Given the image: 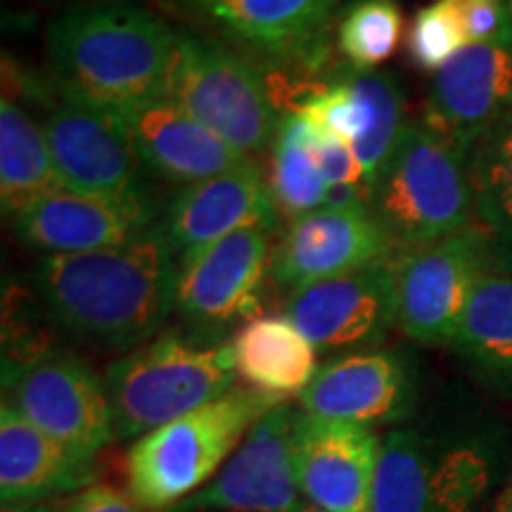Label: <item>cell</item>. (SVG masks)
I'll return each instance as SVG.
<instances>
[{"label":"cell","mask_w":512,"mask_h":512,"mask_svg":"<svg viewBox=\"0 0 512 512\" xmlns=\"http://www.w3.org/2000/svg\"><path fill=\"white\" fill-rule=\"evenodd\" d=\"M178 261L157 223L126 245L43 256L34 283L60 328L98 347L136 349L176 311Z\"/></svg>","instance_id":"cell-1"},{"label":"cell","mask_w":512,"mask_h":512,"mask_svg":"<svg viewBox=\"0 0 512 512\" xmlns=\"http://www.w3.org/2000/svg\"><path fill=\"white\" fill-rule=\"evenodd\" d=\"M183 31L128 0H86L48 24L55 83L105 107L164 98Z\"/></svg>","instance_id":"cell-2"},{"label":"cell","mask_w":512,"mask_h":512,"mask_svg":"<svg viewBox=\"0 0 512 512\" xmlns=\"http://www.w3.org/2000/svg\"><path fill=\"white\" fill-rule=\"evenodd\" d=\"M278 403L285 401L249 387L230 389L221 399L143 434L126 458L128 494L145 510L188 501L223 470L254 422Z\"/></svg>","instance_id":"cell-3"},{"label":"cell","mask_w":512,"mask_h":512,"mask_svg":"<svg viewBox=\"0 0 512 512\" xmlns=\"http://www.w3.org/2000/svg\"><path fill=\"white\" fill-rule=\"evenodd\" d=\"M368 207L396 254L451 238L475 216L470 152L422 119L408 121Z\"/></svg>","instance_id":"cell-4"},{"label":"cell","mask_w":512,"mask_h":512,"mask_svg":"<svg viewBox=\"0 0 512 512\" xmlns=\"http://www.w3.org/2000/svg\"><path fill=\"white\" fill-rule=\"evenodd\" d=\"M230 342H200L181 332L147 339L105 373L117 439H133L183 418L235 389Z\"/></svg>","instance_id":"cell-5"},{"label":"cell","mask_w":512,"mask_h":512,"mask_svg":"<svg viewBox=\"0 0 512 512\" xmlns=\"http://www.w3.org/2000/svg\"><path fill=\"white\" fill-rule=\"evenodd\" d=\"M164 98L242 155L271 150L280 117L268 83L245 53L183 31Z\"/></svg>","instance_id":"cell-6"},{"label":"cell","mask_w":512,"mask_h":512,"mask_svg":"<svg viewBox=\"0 0 512 512\" xmlns=\"http://www.w3.org/2000/svg\"><path fill=\"white\" fill-rule=\"evenodd\" d=\"M46 105L43 131L62 188L110 200H147L143 171L131 140L112 107L100 105L69 88L41 86Z\"/></svg>","instance_id":"cell-7"},{"label":"cell","mask_w":512,"mask_h":512,"mask_svg":"<svg viewBox=\"0 0 512 512\" xmlns=\"http://www.w3.org/2000/svg\"><path fill=\"white\" fill-rule=\"evenodd\" d=\"M491 458L475 441L437 444L415 430L382 439L370 512H477Z\"/></svg>","instance_id":"cell-8"},{"label":"cell","mask_w":512,"mask_h":512,"mask_svg":"<svg viewBox=\"0 0 512 512\" xmlns=\"http://www.w3.org/2000/svg\"><path fill=\"white\" fill-rule=\"evenodd\" d=\"M76 458L91 460L117 439L105 380L74 354L46 351L5 375V399Z\"/></svg>","instance_id":"cell-9"},{"label":"cell","mask_w":512,"mask_h":512,"mask_svg":"<svg viewBox=\"0 0 512 512\" xmlns=\"http://www.w3.org/2000/svg\"><path fill=\"white\" fill-rule=\"evenodd\" d=\"M396 325L420 344H453L491 254L477 226L394 256Z\"/></svg>","instance_id":"cell-10"},{"label":"cell","mask_w":512,"mask_h":512,"mask_svg":"<svg viewBox=\"0 0 512 512\" xmlns=\"http://www.w3.org/2000/svg\"><path fill=\"white\" fill-rule=\"evenodd\" d=\"M299 411L278 403L254 422L238 451L178 512H309L302 501L294 430ZM318 512V510H316Z\"/></svg>","instance_id":"cell-11"},{"label":"cell","mask_w":512,"mask_h":512,"mask_svg":"<svg viewBox=\"0 0 512 512\" xmlns=\"http://www.w3.org/2000/svg\"><path fill=\"white\" fill-rule=\"evenodd\" d=\"M273 230L252 226L181 256L176 311L202 330L254 318L271 278Z\"/></svg>","instance_id":"cell-12"},{"label":"cell","mask_w":512,"mask_h":512,"mask_svg":"<svg viewBox=\"0 0 512 512\" xmlns=\"http://www.w3.org/2000/svg\"><path fill=\"white\" fill-rule=\"evenodd\" d=\"M285 316L318 354H356V349L380 344L396 325L394 256L292 292Z\"/></svg>","instance_id":"cell-13"},{"label":"cell","mask_w":512,"mask_h":512,"mask_svg":"<svg viewBox=\"0 0 512 512\" xmlns=\"http://www.w3.org/2000/svg\"><path fill=\"white\" fill-rule=\"evenodd\" d=\"M339 0H188L200 22L261 60L320 67Z\"/></svg>","instance_id":"cell-14"},{"label":"cell","mask_w":512,"mask_h":512,"mask_svg":"<svg viewBox=\"0 0 512 512\" xmlns=\"http://www.w3.org/2000/svg\"><path fill=\"white\" fill-rule=\"evenodd\" d=\"M392 256L396 249L368 204L323 207L287 223L275 242L271 278L283 290L297 292Z\"/></svg>","instance_id":"cell-15"},{"label":"cell","mask_w":512,"mask_h":512,"mask_svg":"<svg viewBox=\"0 0 512 512\" xmlns=\"http://www.w3.org/2000/svg\"><path fill=\"white\" fill-rule=\"evenodd\" d=\"M382 439L363 425L299 411L294 465L302 496L318 512H370Z\"/></svg>","instance_id":"cell-16"},{"label":"cell","mask_w":512,"mask_h":512,"mask_svg":"<svg viewBox=\"0 0 512 512\" xmlns=\"http://www.w3.org/2000/svg\"><path fill=\"white\" fill-rule=\"evenodd\" d=\"M512 112V41L465 46L432 74L422 121L470 152Z\"/></svg>","instance_id":"cell-17"},{"label":"cell","mask_w":512,"mask_h":512,"mask_svg":"<svg viewBox=\"0 0 512 512\" xmlns=\"http://www.w3.org/2000/svg\"><path fill=\"white\" fill-rule=\"evenodd\" d=\"M155 226L150 200H110L64 188L41 197L12 219L17 240L46 256L126 245Z\"/></svg>","instance_id":"cell-18"},{"label":"cell","mask_w":512,"mask_h":512,"mask_svg":"<svg viewBox=\"0 0 512 512\" xmlns=\"http://www.w3.org/2000/svg\"><path fill=\"white\" fill-rule=\"evenodd\" d=\"M278 219L264 171L252 159L226 174L183 185L171 197L159 228L181 259L238 230L252 226L275 228Z\"/></svg>","instance_id":"cell-19"},{"label":"cell","mask_w":512,"mask_h":512,"mask_svg":"<svg viewBox=\"0 0 512 512\" xmlns=\"http://www.w3.org/2000/svg\"><path fill=\"white\" fill-rule=\"evenodd\" d=\"M415 399L413 375L392 351H356L325 363L299 394L302 411L351 425H387L406 418Z\"/></svg>","instance_id":"cell-20"},{"label":"cell","mask_w":512,"mask_h":512,"mask_svg":"<svg viewBox=\"0 0 512 512\" xmlns=\"http://www.w3.org/2000/svg\"><path fill=\"white\" fill-rule=\"evenodd\" d=\"M145 171L192 185L252 162L166 98L112 107Z\"/></svg>","instance_id":"cell-21"},{"label":"cell","mask_w":512,"mask_h":512,"mask_svg":"<svg viewBox=\"0 0 512 512\" xmlns=\"http://www.w3.org/2000/svg\"><path fill=\"white\" fill-rule=\"evenodd\" d=\"M95 482L91 460L76 458L41 432L15 406H0V496L3 503H38L55 494H79Z\"/></svg>","instance_id":"cell-22"},{"label":"cell","mask_w":512,"mask_h":512,"mask_svg":"<svg viewBox=\"0 0 512 512\" xmlns=\"http://www.w3.org/2000/svg\"><path fill=\"white\" fill-rule=\"evenodd\" d=\"M235 373L249 389L285 401L318 373V349L287 316H254L235 332Z\"/></svg>","instance_id":"cell-23"},{"label":"cell","mask_w":512,"mask_h":512,"mask_svg":"<svg viewBox=\"0 0 512 512\" xmlns=\"http://www.w3.org/2000/svg\"><path fill=\"white\" fill-rule=\"evenodd\" d=\"M62 190L43 124L22 105L19 95L0 100V204L5 219Z\"/></svg>","instance_id":"cell-24"},{"label":"cell","mask_w":512,"mask_h":512,"mask_svg":"<svg viewBox=\"0 0 512 512\" xmlns=\"http://www.w3.org/2000/svg\"><path fill=\"white\" fill-rule=\"evenodd\" d=\"M470 181L472 226L489 245L491 271L512 273V112L472 145Z\"/></svg>","instance_id":"cell-25"},{"label":"cell","mask_w":512,"mask_h":512,"mask_svg":"<svg viewBox=\"0 0 512 512\" xmlns=\"http://www.w3.org/2000/svg\"><path fill=\"white\" fill-rule=\"evenodd\" d=\"M453 347L482 375L512 384V273L479 278Z\"/></svg>","instance_id":"cell-26"},{"label":"cell","mask_w":512,"mask_h":512,"mask_svg":"<svg viewBox=\"0 0 512 512\" xmlns=\"http://www.w3.org/2000/svg\"><path fill=\"white\" fill-rule=\"evenodd\" d=\"M268 188L280 219L297 221L328 204L330 185L325 183L309 150V121L287 112L280 117L271 147Z\"/></svg>","instance_id":"cell-27"},{"label":"cell","mask_w":512,"mask_h":512,"mask_svg":"<svg viewBox=\"0 0 512 512\" xmlns=\"http://www.w3.org/2000/svg\"><path fill=\"white\" fill-rule=\"evenodd\" d=\"M349 81L361 93L368 107V128L363 138L354 145L358 162L363 166V200L368 204L370 192L387 169L389 159L399 147L406 131V98L399 79L380 69H347Z\"/></svg>","instance_id":"cell-28"},{"label":"cell","mask_w":512,"mask_h":512,"mask_svg":"<svg viewBox=\"0 0 512 512\" xmlns=\"http://www.w3.org/2000/svg\"><path fill=\"white\" fill-rule=\"evenodd\" d=\"M406 34L399 0H351L339 12L335 43L351 69H377L392 60Z\"/></svg>","instance_id":"cell-29"},{"label":"cell","mask_w":512,"mask_h":512,"mask_svg":"<svg viewBox=\"0 0 512 512\" xmlns=\"http://www.w3.org/2000/svg\"><path fill=\"white\" fill-rule=\"evenodd\" d=\"M465 46L467 38L446 0H434L413 17L408 29V55L422 72L437 74Z\"/></svg>","instance_id":"cell-30"},{"label":"cell","mask_w":512,"mask_h":512,"mask_svg":"<svg viewBox=\"0 0 512 512\" xmlns=\"http://www.w3.org/2000/svg\"><path fill=\"white\" fill-rule=\"evenodd\" d=\"M456 12L467 46L512 41V0H446Z\"/></svg>","instance_id":"cell-31"},{"label":"cell","mask_w":512,"mask_h":512,"mask_svg":"<svg viewBox=\"0 0 512 512\" xmlns=\"http://www.w3.org/2000/svg\"><path fill=\"white\" fill-rule=\"evenodd\" d=\"M309 150L330 188H363V166L349 143L309 124Z\"/></svg>","instance_id":"cell-32"},{"label":"cell","mask_w":512,"mask_h":512,"mask_svg":"<svg viewBox=\"0 0 512 512\" xmlns=\"http://www.w3.org/2000/svg\"><path fill=\"white\" fill-rule=\"evenodd\" d=\"M57 512H140V505L110 484H91L69 496Z\"/></svg>","instance_id":"cell-33"},{"label":"cell","mask_w":512,"mask_h":512,"mask_svg":"<svg viewBox=\"0 0 512 512\" xmlns=\"http://www.w3.org/2000/svg\"><path fill=\"white\" fill-rule=\"evenodd\" d=\"M3 512H57L43 503H3Z\"/></svg>","instance_id":"cell-34"},{"label":"cell","mask_w":512,"mask_h":512,"mask_svg":"<svg viewBox=\"0 0 512 512\" xmlns=\"http://www.w3.org/2000/svg\"><path fill=\"white\" fill-rule=\"evenodd\" d=\"M496 512H512V479H510V484L505 486V491L501 494V498H498Z\"/></svg>","instance_id":"cell-35"}]
</instances>
